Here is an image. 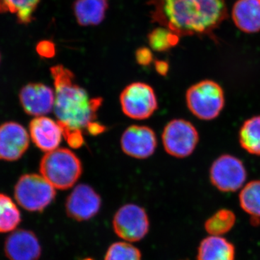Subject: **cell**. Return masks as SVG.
I'll return each mask as SVG.
<instances>
[{"instance_id":"29","label":"cell","mask_w":260,"mask_h":260,"mask_svg":"<svg viewBox=\"0 0 260 260\" xmlns=\"http://www.w3.org/2000/svg\"><path fill=\"white\" fill-rule=\"evenodd\" d=\"M105 129V126L101 125L99 123L93 121V122L90 123L88 126H87L86 130L90 134L96 135L102 133Z\"/></svg>"},{"instance_id":"15","label":"cell","mask_w":260,"mask_h":260,"mask_svg":"<svg viewBox=\"0 0 260 260\" xmlns=\"http://www.w3.org/2000/svg\"><path fill=\"white\" fill-rule=\"evenodd\" d=\"M32 143L43 151L50 152L60 144L62 130L58 122L46 116H38L29 124Z\"/></svg>"},{"instance_id":"11","label":"cell","mask_w":260,"mask_h":260,"mask_svg":"<svg viewBox=\"0 0 260 260\" xmlns=\"http://www.w3.org/2000/svg\"><path fill=\"white\" fill-rule=\"evenodd\" d=\"M28 134L21 124L9 121L0 125V160H18L28 150Z\"/></svg>"},{"instance_id":"4","label":"cell","mask_w":260,"mask_h":260,"mask_svg":"<svg viewBox=\"0 0 260 260\" xmlns=\"http://www.w3.org/2000/svg\"><path fill=\"white\" fill-rule=\"evenodd\" d=\"M187 107L196 117L212 120L221 112L225 104L223 89L212 80H203L188 89Z\"/></svg>"},{"instance_id":"25","label":"cell","mask_w":260,"mask_h":260,"mask_svg":"<svg viewBox=\"0 0 260 260\" xmlns=\"http://www.w3.org/2000/svg\"><path fill=\"white\" fill-rule=\"evenodd\" d=\"M141 252L133 244L116 242L109 246L104 260H141Z\"/></svg>"},{"instance_id":"18","label":"cell","mask_w":260,"mask_h":260,"mask_svg":"<svg viewBox=\"0 0 260 260\" xmlns=\"http://www.w3.org/2000/svg\"><path fill=\"white\" fill-rule=\"evenodd\" d=\"M107 0H76L74 13L80 25L89 26L100 24L105 18Z\"/></svg>"},{"instance_id":"22","label":"cell","mask_w":260,"mask_h":260,"mask_svg":"<svg viewBox=\"0 0 260 260\" xmlns=\"http://www.w3.org/2000/svg\"><path fill=\"white\" fill-rule=\"evenodd\" d=\"M243 210L254 218H260V181H250L243 187L239 194Z\"/></svg>"},{"instance_id":"3","label":"cell","mask_w":260,"mask_h":260,"mask_svg":"<svg viewBox=\"0 0 260 260\" xmlns=\"http://www.w3.org/2000/svg\"><path fill=\"white\" fill-rule=\"evenodd\" d=\"M83 172L81 162L67 148L48 152L40 162L41 174L55 189L65 190L73 186Z\"/></svg>"},{"instance_id":"17","label":"cell","mask_w":260,"mask_h":260,"mask_svg":"<svg viewBox=\"0 0 260 260\" xmlns=\"http://www.w3.org/2000/svg\"><path fill=\"white\" fill-rule=\"evenodd\" d=\"M198 260H235V248L218 236H210L200 243Z\"/></svg>"},{"instance_id":"1","label":"cell","mask_w":260,"mask_h":260,"mask_svg":"<svg viewBox=\"0 0 260 260\" xmlns=\"http://www.w3.org/2000/svg\"><path fill=\"white\" fill-rule=\"evenodd\" d=\"M155 18L181 36H207L228 18L225 0H156Z\"/></svg>"},{"instance_id":"27","label":"cell","mask_w":260,"mask_h":260,"mask_svg":"<svg viewBox=\"0 0 260 260\" xmlns=\"http://www.w3.org/2000/svg\"><path fill=\"white\" fill-rule=\"evenodd\" d=\"M37 51L43 58H52L55 55V45L51 41H42L37 44Z\"/></svg>"},{"instance_id":"8","label":"cell","mask_w":260,"mask_h":260,"mask_svg":"<svg viewBox=\"0 0 260 260\" xmlns=\"http://www.w3.org/2000/svg\"><path fill=\"white\" fill-rule=\"evenodd\" d=\"M120 103L124 114L134 119H148L158 109L153 89L143 83L127 85L121 92Z\"/></svg>"},{"instance_id":"5","label":"cell","mask_w":260,"mask_h":260,"mask_svg":"<svg viewBox=\"0 0 260 260\" xmlns=\"http://www.w3.org/2000/svg\"><path fill=\"white\" fill-rule=\"evenodd\" d=\"M15 200L30 212H42L54 201L55 188L42 175L25 174L18 179L14 189Z\"/></svg>"},{"instance_id":"12","label":"cell","mask_w":260,"mask_h":260,"mask_svg":"<svg viewBox=\"0 0 260 260\" xmlns=\"http://www.w3.org/2000/svg\"><path fill=\"white\" fill-rule=\"evenodd\" d=\"M121 146L126 155L133 158H148L156 148V136L153 130L148 126H131L123 133Z\"/></svg>"},{"instance_id":"30","label":"cell","mask_w":260,"mask_h":260,"mask_svg":"<svg viewBox=\"0 0 260 260\" xmlns=\"http://www.w3.org/2000/svg\"><path fill=\"white\" fill-rule=\"evenodd\" d=\"M155 68L156 71L160 75H166L169 71V64L165 61H155Z\"/></svg>"},{"instance_id":"31","label":"cell","mask_w":260,"mask_h":260,"mask_svg":"<svg viewBox=\"0 0 260 260\" xmlns=\"http://www.w3.org/2000/svg\"><path fill=\"white\" fill-rule=\"evenodd\" d=\"M83 260H94V259H92V258H85V259H84Z\"/></svg>"},{"instance_id":"20","label":"cell","mask_w":260,"mask_h":260,"mask_svg":"<svg viewBox=\"0 0 260 260\" xmlns=\"http://www.w3.org/2000/svg\"><path fill=\"white\" fill-rule=\"evenodd\" d=\"M41 0H0V13L16 15L19 23L28 24Z\"/></svg>"},{"instance_id":"28","label":"cell","mask_w":260,"mask_h":260,"mask_svg":"<svg viewBox=\"0 0 260 260\" xmlns=\"http://www.w3.org/2000/svg\"><path fill=\"white\" fill-rule=\"evenodd\" d=\"M135 56L138 64L143 66H148L153 61V54L148 48H139L136 51Z\"/></svg>"},{"instance_id":"14","label":"cell","mask_w":260,"mask_h":260,"mask_svg":"<svg viewBox=\"0 0 260 260\" xmlns=\"http://www.w3.org/2000/svg\"><path fill=\"white\" fill-rule=\"evenodd\" d=\"M5 252L10 260H38L42 255V247L34 232L18 229L7 238Z\"/></svg>"},{"instance_id":"13","label":"cell","mask_w":260,"mask_h":260,"mask_svg":"<svg viewBox=\"0 0 260 260\" xmlns=\"http://www.w3.org/2000/svg\"><path fill=\"white\" fill-rule=\"evenodd\" d=\"M19 99L24 112L30 116H43L54 107L55 94L42 83H29L20 90Z\"/></svg>"},{"instance_id":"9","label":"cell","mask_w":260,"mask_h":260,"mask_svg":"<svg viewBox=\"0 0 260 260\" xmlns=\"http://www.w3.org/2000/svg\"><path fill=\"white\" fill-rule=\"evenodd\" d=\"M210 180L217 189L225 192L237 191L244 184L246 172L239 159L230 155L219 157L210 172Z\"/></svg>"},{"instance_id":"6","label":"cell","mask_w":260,"mask_h":260,"mask_svg":"<svg viewBox=\"0 0 260 260\" xmlns=\"http://www.w3.org/2000/svg\"><path fill=\"white\" fill-rule=\"evenodd\" d=\"M112 224L116 235L129 242H139L144 239L150 229L146 211L135 204L121 207L114 215Z\"/></svg>"},{"instance_id":"23","label":"cell","mask_w":260,"mask_h":260,"mask_svg":"<svg viewBox=\"0 0 260 260\" xmlns=\"http://www.w3.org/2000/svg\"><path fill=\"white\" fill-rule=\"evenodd\" d=\"M236 222V216L231 210L222 209L212 215L205 222V230L210 236L220 237L230 232Z\"/></svg>"},{"instance_id":"24","label":"cell","mask_w":260,"mask_h":260,"mask_svg":"<svg viewBox=\"0 0 260 260\" xmlns=\"http://www.w3.org/2000/svg\"><path fill=\"white\" fill-rule=\"evenodd\" d=\"M149 44L154 51L162 52L177 45L179 37L167 28H155L148 36Z\"/></svg>"},{"instance_id":"26","label":"cell","mask_w":260,"mask_h":260,"mask_svg":"<svg viewBox=\"0 0 260 260\" xmlns=\"http://www.w3.org/2000/svg\"><path fill=\"white\" fill-rule=\"evenodd\" d=\"M61 128L65 139L72 148H79L83 145L84 139L81 130Z\"/></svg>"},{"instance_id":"2","label":"cell","mask_w":260,"mask_h":260,"mask_svg":"<svg viewBox=\"0 0 260 260\" xmlns=\"http://www.w3.org/2000/svg\"><path fill=\"white\" fill-rule=\"evenodd\" d=\"M55 86L54 113L61 127L86 129L96 119L102 99H89L87 92L74 83V74L62 65L51 68Z\"/></svg>"},{"instance_id":"10","label":"cell","mask_w":260,"mask_h":260,"mask_svg":"<svg viewBox=\"0 0 260 260\" xmlns=\"http://www.w3.org/2000/svg\"><path fill=\"white\" fill-rule=\"evenodd\" d=\"M100 195L88 184H79L68 196L65 210L70 218L76 221H86L93 218L100 211Z\"/></svg>"},{"instance_id":"7","label":"cell","mask_w":260,"mask_h":260,"mask_svg":"<svg viewBox=\"0 0 260 260\" xmlns=\"http://www.w3.org/2000/svg\"><path fill=\"white\" fill-rule=\"evenodd\" d=\"M162 143L166 151L177 158H185L194 151L199 135L193 124L184 119H174L164 128Z\"/></svg>"},{"instance_id":"19","label":"cell","mask_w":260,"mask_h":260,"mask_svg":"<svg viewBox=\"0 0 260 260\" xmlns=\"http://www.w3.org/2000/svg\"><path fill=\"white\" fill-rule=\"evenodd\" d=\"M239 142L251 155H260V116L248 119L239 132Z\"/></svg>"},{"instance_id":"21","label":"cell","mask_w":260,"mask_h":260,"mask_svg":"<svg viewBox=\"0 0 260 260\" xmlns=\"http://www.w3.org/2000/svg\"><path fill=\"white\" fill-rule=\"evenodd\" d=\"M21 221L17 205L9 196L0 193V233L13 232Z\"/></svg>"},{"instance_id":"16","label":"cell","mask_w":260,"mask_h":260,"mask_svg":"<svg viewBox=\"0 0 260 260\" xmlns=\"http://www.w3.org/2000/svg\"><path fill=\"white\" fill-rule=\"evenodd\" d=\"M232 18L243 32L260 31V0H237L233 8Z\"/></svg>"}]
</instances>
